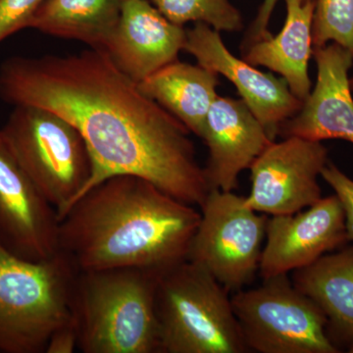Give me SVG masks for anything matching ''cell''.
Listing matches in <instances>:
<instances>
[{"label": "cell", "instance_id": "cell-1", "mask_svg": "<svg viewBox=\"0 0 353 353\" xmlns=\"http://www.w3.org/2000/svg\"><path fill=\"white\" fill-rule=\"evenodd\" d=\"M0 99L48 109L81 132L92 170L80 196L116 175L141 176L199 208L210 192L189 129L146 97L104 50L8 58L0 66Z\"/></svg>", "mask_w": 353, "mask_h": 353}, {"label": "cell", "instance_id": "cell-2", "mask_svg": "<svg viewBox=\"0 0 353 353\" xmlns=\"http://www.w3.org/2000/svg\"><path fill=\"white\" fill-rule=\"evenodd\" d=\"M201 211L134 175H116L79 197L59 220V248L80 270L164 271L187 260Z\"/></svg>", "mask_w": 353, "mask_h": 353}, {"label": "cell", "instance_id": "cell-3", "mask_svg": "<svg viewBox=\"0 0 353 353\" xmlns=\"http://www.w3.org/2000/svg\"><path fill=\"white\" fill-rule=\"evenodd\" d=\"M162 271L79 270L70 308L83 353H159L155 290Z\"/></svg>", "mask_w": 353, "mask_h": 353}, {"label": "cell", "instance_id": "cell-4", "mask_svg": "<svg viewBox=\"0 0 353 353\" xmlns=\"http://www.w3.org/2000/svg\"><path fill=\"white\" fill-rule=\"evenodd\" d=\"M229 292L189 260L162 271L155 290L159 353L248 352Z\"/></svg>", "mask_w": 353, "mask_h": 353}, {"label": "cell", "instance_id": "cell-5", "mask_svg": "<svg viewBox=\"0 0 353 353\" xmlns=\"http://www.w3.org/2000/svg\"><path fill=\"white\" fill-rule=\"evenodd\" d=\"M79 270L61 250L34 262L0 245V353H46L53 332L71 319Z\"/></svg>", "mask_w": 353, "mask_h": 353}, {"label": "cell", "instance_id": "cell-6", "mask_svg": "<svg viewBox=\"0 0 353 353\" xmlns=\"http://www.w3.org/2000/svg\"><path fill=\"white\" fill-rule=\"evenodd\" d=\"M0 132L60 220L92 176V158L81 132L57 113L28 105L14 106Z\"/></svg>", "mask_w": 353, "mask_h": 353}, {"label": "cell", "instance_id": "cell-7", "mask_svg": "<svg viewBox=\"0 0 353 353\" xmlns=\"http://www.w3.org/2000/svg\"><path fill=\"white\" fill-rule=\"evenodd\" d=\"M248 352L339 353L320 306L297 289L288 274L264 279L231 297Z\"/></svg>", "mask_w": 353, "mask_h": 353}, {"label": "cell", "instance_id": "cell-8", "mask_svg": "<svg viewBox=\"0 0 353 353\" xmlns=\"http://www.w3.org/2000/svg\"><path fill=\"white\" fill-rule=\"evenodd\" d=\"M201 208V222L187 260L205 269L229 292L250 285L259 272L268 217L245 197L212 189Z\"/></svg>", "mask_w": 353, "mask_h": 353}, {"label": "cell", "instance_id": "cell-9", "mask_svg": "<svg viewBox=\"0 0 353 353\" xmlns=\"http://www.w3.org/2000/svg\"><path fill=\"white\" fill-rule=\"evenodd\" d=\"M322 141L297 137L267 146L250 166V208L271 216L294 214L322 199L318 176L328 163Z\"/></svg>", "mask_w": 353, "mask_h": 353}, {"label": "cell", "instance_id": "cell-10", "mask_svg": "<svg viewBox=\"0 0 353 353\" xmlns=\"http://www.w3.org/2000/svg\"><path fill=\"white\" fill-rule=\"evenodd\" d=\"M0 245L14 256L34 262L60 252L57 209L21 167L1 132Z\"/></svg>", "mask_w": 353, "mask_h": 353}, {"label": "cell", "instance_id": "cell-11", "mask_svg": "<svg viewBox=\"0 0 353 353\" xmlns=\"http://www.w3.org/2000/svg\"><path fill=\"white\" fill-rule=\"evenodd\" d=\"M185 32L183 50L196 58L197 64L233 83L241 101L261 123L271 141H275L281 125L296 115L303 105V101L290 92L288 83L234 57L219 32L203 23H196Z\"/></svg>", "mask_w": 353, "mask_h": 353}, {"label": "cell", "instance_id": "cell-12", "mask_svg": "<svg viewBox=\"0 0 353 353\" xmlns=\"http://www.w3.org/2000/svg\"><path fill=\"white\" fill-rule=\"evenodd\" d=\"M265 239L259 264L263 280L310 266L348 241L340 199L322 197L303 212L272 216Z\"/></svg>", "mask_w": 353, "mask_h": 353}, {"label": "cell", "instance_id": "cell-13", "mask_svg": "<svg viewBox=\"0 0 353 353\" xmlns=\"http://www.w3.org/2000/svg\"><path fill=\"white\" fill-rule=\"evenodd\" d=\"M317 81L296 115L281 125L279 136L309 141L343 139L353 145V97L348 78L353 57L338 43L313 48Z\"/></svg>", "mask_w": 353, "mask_h": 353}, {"label": "cell", "instance_id": "cell-14", "mask_svg": "<svg viewBox=\"0 0 353 353\" xmlns=\"http://www.w3.org/2000/svg\"><path fill=\"white\" fill-rule=\"evenodd\" d=\"M187 32L165 18L148 0H127L104 50L125 74L143 82L178 60Z\"/></svg>", "mask_w": 353, "mask_h": 353}, {"label": "cell", "instance_id": "cell-15", "mask_svg": "<svg viewBox=\"0 0 353 353\" xmlns=\"http://www.w3.org/2000/svg\"><path fill=\"white\" fill-rule=\"evenodd\" d=\"M201 139L208 148L206 180L210 190L221 192L236 190L241 172L273 143L245 102L219 95L209 110Z\"/></svg>", "mask_w": 353, "mask_h": 353}, {"label": "cell", "instance_id": "cell-16", "mask_svg": "<svg viewBox=\"0 0 353 353\" xmlns=\"http://www.w3.org/2000/svg\"><path fill=\"white\" fill-rule=\"evenodd\" d=\"M287 17L277 36L255 41L241 50L243 59L278 73L301 101L311 92L309 59L313 54L312 24L315 0H285Z\"/></svg>", "mask_w": 353, "mask_h": 353}, {"label": "cell", "instance_id": "cell-17", "mask_svg": "<svg viewBox=\"0 0 353 353\" xmlns=\"http://www.w3.org/2000/svg\"><path fill=\"white\" fill-rule=\"evenodd\" d=\"M292 283L322 309L334 345H353V246L294 271Z\"/></svg>", "mask_w": 353, "mask_h": 353}, {"label": "cell", "instance_id": "cell-18", "mask_svg": "<svg viewBox=\"0 0 353 353\" xmlns=\"http://www.w3.org/2000/svg\"><path fill=\"white\" fill-rule=\"evenodd\" d=\"M217 76L201 65L176 60L139 83V87L201 139L209 110L218 97Z\"/></svg>", "mask_w": 353, "mask_h": 353}, {"label": "cell", "instance_id": "cell-19", "mask_svg": "<svg viewBox=\"0 0 353 353\" xmlns=\"http://www.w3.org/2000/svg\"><path fill=\"white\" fill-rule=\"evenodd\" d=\"M127 0H43L28 28L104 50Z\"/></svg>", "mask_w": 353, "mask_h": 353}, {"label": "cell", "instance_id": "cell-20", "mask_svg": "<svg viewBox=\"0 0 353 353\" xmlns=\"http://www.w3.org/2000/svg\"><path fill=\"white\" fill-rule=\"evenodd\" d=\"M153 6L174 24L203 23L217 32H240L243 17L230 0H150Z\"/></svg>", "mask_w": 353, "mask_h": 353}, {"label": "cell", "instance_id": "cell-21", "mask_svg": "<svg viewBox=\"0 0 353 353\" xmlns=\"http://www.w3.org/2000/svg\"><path fill=\"white\" fill-rule=\"evenodd\" d=\"M338 43L353 57V0H315L313 48Z\"/></svg>", "mask_w": 353, "mask_h": 353}, {"label": "cell", "instance_id": "cell-22", "mask_svg": "<svg viewBox=\"0 0 353 353\" xmlns=\"http://www.w3.org/2000/svg\"><path fill=\"white\" fill-rule=\"evenodd\" d=\"M43 0H0V43L29 26Z\"/></svg>", "mask_w": 353, "mask_h": 353}, {"label": "cell", "instance_id": "cell-23", "mask_svg": "<svg viewBox=\"0 0 353 353\" xmlns=\"http://www.w3.org/2000/svg\"><path fill=\"white\" fill-rule=\"evenodd\" d=\"M321 176L340 199L345 212L347 241L353 243V180L332 162L324 167Z\"/></svg>", "mask_w": 353, "mask_h": 353}, {"label": "cell", "instance_id": "cell-24", "mask_svg": "<svg viewBox=\"0 0 353 353\" xmlns=\"http://www.w3.org/2000/svg\"><path fill=\"white\" fill-rule=\"evenodd\" d=\"M303 2L313 1V0H303ZM279 0H263L261 6L259 9L256 17L248 34H246L245 39L243 41V46H241V50L248 48L250 44L255 43V41H261L268 38L271 36L269 32V23H270L272 14L275 10V7L277 6Z\"/></svg>", "mask_w": 353, "mask_h": 353}, {"label": "cell", "instance_id": "cell-25", "mask_svg": "<svg viewBox=\"0 0 353 353\" xmlns=\"http://www.w3.org/2000/svg\"><path fill=\"white\" fill-rule=\"evenodd\" d=\"M76 350H79L78 330L71 317L51 334L46 353H73Z\"/></svg>", "mask_w": 353, "mask_h": 353}, {"label": "cell", "instance_id": "cell-26", "mask_svg": "<svg viewBox=\"0 0 353 353\" xmlns=\"http://www.w3.org/2000/svg\"><path fill=\"white\" fill-rule=\"evenodd\" d=\"M348 352L353 353V345L348 347Z\"/></svg>", "mask_w": 353, "mask_h": 353}, {"label": "cell", "instance_id": "cell-27", "mask_svg": "<svg viewBox=\"0 0 353 353\" xmlns=\"http://www.w3.org/2000/svg\"><path fill=\"white\" fill-rule=\"evenodd\" d=\"M350 85H352V88L353 90V78L350 79Z\"/></svg>", "mask_w": 353, "mask_h": 353}]
</instances>
